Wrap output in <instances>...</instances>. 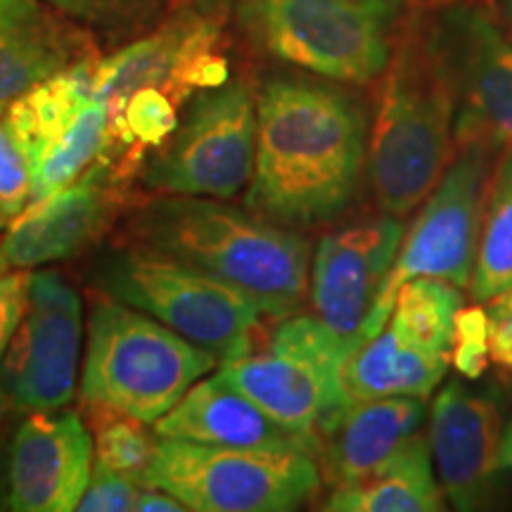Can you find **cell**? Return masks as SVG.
<instances>
[{
    "label": "cell",
    "instance_id": "6da1fadb",
    "mask_svg": "<svg viewBox=\"0 0 512 512\" xmlns=\"http://www.w3.org/2000/svg\"><path fill=\"white\" fill-rule=\"evenodd\" d=\"M368 121L349 93L302 76L256 91V159L249 209L290 228L344 214L368 171Z\"/></svg>",
    "mask_w": 512,
    "mask_h": 512
},
{
    "label": "cell",
    "instance_id": "7a4b0ae2",
    "mask_svg": "<svg viewBox=\"0 0 512 512\" xmlns=\"http://www.w3.org/2000/svg\"><path fill=\"white\" fill-rule=\"evenodd\" d=\"M126 238L235 287L264 316H294L309 297V242L249 207L216 197L157 195L128 214Z\"/></svg>",
    "mask_w": 512,
    "mask_h": 512
},
{
    "label": "cell",
    "instance_id": "3957f363",
    "mask_svg": "<svg viewBox=\"0 0 512 512\" xmlns=\"http://www.w3.org/2000/svg\"><path fill=\"white\" fill-rule=\"evenodd\" d=\"M458 152L456 100L430 31H411L382 74L368 136V181L384 214L408 216L425 202Z\"/></svg>",
    "mask_w": 512,
    "mask_h": 512
},
{
    "label": "cell",
    "instance_id": "277c9868",
    "mask_svg": "<svg viewBox=\"0 0 512 512\" xmlns=\"http://www.w3.org/2000/svg\"><path fill=\"white\" fill-rule=\"evenodd\" d=\"M219 358L145 311L100 294L88 318L83 408H110L155 422L171 411Z\"/></svg>",
    "mask_w": 512,
    "mask_h": 512
},
{
    "label": "cell",
    "instance_id": "5b68a950",
    "mask_svg": "<svg viewBox=\"0 0 512 512\" xmlns=\"http://www.w3.org/2000/svg\"><path fill=\"white\" fill-rule=\"evenodd\" d=\"M88 280L95 292L145 311L219 363L252 347L264 316L235 287L131 238L100 247L88 266Z\"/></svg>",
    "mask_w": 512,
    "mask_h": 512
},
{
    "label": "cell",
    "instance_id": "8992f818",
    "mask_svg": "<svg viewBox=\"0 0 512 512\" xmlns=\"http://www.w3.org/2000/svg\"><path fill=\"white\" fill-rule=\"evenodd\" d=\"M396 17V0H238V24L259 53L356 86L389 67Z\"/></svg>",
    "mask_w": 512,
    "mask_h": 512
},
{
    "label": "cell",
    "instance_id": "52a82bcc",
    "mask_svg": "<svg viewBox=\"0 0 512 512\" xmlns=\"http://www.w3.org/2000/svg\"><path fill=\"white\" fill-rule=\"evenodd\" d=\"M318 460L306 448H235L157 437L145 486L197 512H287L320 489Z\"/></svg>",
    "mask_w": 512,
    "mask_h": 512
},
{
    "label": "cell",
    "instance_id": "ba28073f",
    "mask_svg": "<svg viewBox=\"0 0 512 512\" xmlns=\"http://www.w3.org/2000/svg\"><path fill=\"white\" fill-rule=\"evenodd\" d=\"M358 349L318 316L280 318L264 344L219 363V373L275 422L316 446L318 422L351 401L344 366Z\"/></svg>",
    "mask_w": 512,
    "mask_h": 512
},
{
    "label": "cell",
    "instance_id": "9c48e42d",
    "mask_svg": "<svg viewBox=\"0 0 512 512\" xmlns=\"http://www.w3.org/2000/svg\"><path fill=\"white\" fill-rule=\"evenodd\" d=\"M496 155L498 152L484 145L458 147L453 162L420 204L418 216L403 235L392 273L363 323L358 342L366 344L384 328L394 309L396 292L408 280L434 278L470 290Z\"/></svg>",
    "mask_w": 512,
    "mask_h": 512
},
{
    "label": "cell",
    "instance_id": "30bf717a",
    "mask_svg": "<svg viewBox=\"0 0 512 512\" xmlns=\"http://www.w3.org/2000/svg\"><path fill=\"white\" fill-rule=\"evenodd\" d=\"M256 159V91L245 79L200 91L185 119L147 152L140 183L155 195L230 200L245 190Z\"/></svg>",
    "mask_w": 512,
    "mask_h": 512
},
{
    "label": "cell",
    "instance_id": "8fae6325",
    "mask_svg": "<svg viewBox=\"0 0 512 512\" xmlns=\"http://www.w3.org/2000/svg\"><path fill=\"white\" fill-rule=\"evenodd\" d=\"M463 306V287L446 280L415 278L401 285L384 328L344 366L349 399H430L453 366L456 316Z\"/></svg>",
    "mask_w": 512,
    "mask_h": 512
},
{
    "label": "cell",
    "instance_id": "7c38bea8",
    "mask_svg": "<svg viewBox=\"0 0 512 512\" xmlns=\"http://www.w3.org/2000/svg\"><path fill=\"white\" fill-rule=\"evenodd\" d=\"M456 100V143L512 145V38L477 5H456L430 29Z\"/></svg>",
    "mask_w": 512,
    "mask_h": 512
},
{
    "label": "cell",
    "instance_id": "4fadbf2b",
    "mask_svg": "<svg viewBox=\"0 0 512 512\" xmlns=\"http://www.w3.org/2000/svg\"><path fill=\"white\" fill-rule=\"evenodd\" d=\"M83 335L79 292L60 271H36L22 323L0 361V389L19 411H57L74 396Z\"/></svg>",
    "mask_w": 512,
    "mask_h": 512
},
{
    "label": "cell",
    "instance_id": "5bb4252c",
    "mask_svg": "<svg viewBox=\"0 0 512 512\" xmlns=\"http://www.w3.org/2000/svg\"><path fill=\"white\" fill-rule=\"evenodd\" d=\"M95 448L74 411H31L19 422L0 477V508L69 512L91 482Z\"/></svg>",
    "mask_w": 512,
    "mask_h": 512
},
{
    "label": "cell",
    "instance_id": "9a60e30c",
    "mask_svg": "<svg viewBox=\"0 0 512 512\" xmlns=\"http://www.w3.org/2000/svg\"><path fill=\"white\" fill-rule=\"evenodd\" d=\"M403 235V219L382 214L330 230L313 252L309 283L313 313L358 347V335L392 273Z\"/></svg>",
    "mask_w": 512,
    "mask_h": 512
},
{
    "label": "cell",
    "instance_id": "2e32d148",
    "mask_svg": "<svg viewBox=\"0 0 512 512\" xmlns=\"http://www.w3.org/2000/svg\"><path fill=\"white\" fill-rule=\"evenodd\" d=\"M128 178L98 159L74 183L55 190L8 221L3 252L10 266L34 268L74 259L124 214Z\"/></svg>",
    "mask_w": 512,
    "mask_h": 512
},
{
    "label": "cell",
    "instance_id": "e0dca14e",
    "mask_svg": "<svg viewBox=\"0 0 512 512\" xmlns=\"http://www.w3.org/2000/svg\"><path fill=\"white\" fill-rule=\"evenodd\" d=\"M219 38V19L202 10H181L152 34L100 60L93 98L105 102L110 112L105 150L117 138L128 98L140 88H162L178 107L197 95V69L216 53Z\"/></svg>",
    "mask_w": 512,
    "mask_h": 512
},
{
    "label": "cell",
    "instance_id": "ac0fdd59",
    "mask_svg": "<svg viewBox=\"0 0 512 512\" xmlns=\"http://www.w3.org/2000/svg\"><path fill=\"white\" fill-rule=\"evenodd\" d=\"M501 411L489 396L451 380L430 408V448L446 501L470 512L489 503L501 470Z\"/></svg>",
    "mask_w": 512,
    "mask_h": 512
},
{
    "label": "cell",
    "instance_id": "d6986e66",
    "mask_svg": "<svg viewBox=\"0 0 512 512\" xmlns=\"http://www.w3.org/2000/svg\"><path fill=\"white\" fill-rule=\"evenodd\" d=\"M418 396L347 401L316 427V460L330 489L351 486L394 456L425 422Z\"/></svg>",
    "mask_w": 512,
    "mask_h": 512
},
{
    "label": "cell",
    "instance_id": "ffe728a7",
    "mask_svg": "<svg viewBox=\"0 0 512 512\" xmlns=\"http://www.w3.org/2000/svg\"><path fill=\"white\" fill-rule=\"evenodd\" d=\"M155 434L211 446L306 448L316 456L313 441L275 422L221 373L192 384L183 399L155 422Z\"/></svg>",
    "mask_w": 512,
    "mask_h": 512
},
{
    "label": "cell",
    "instance_id": "44dd1931",
    "mask_svg": "<svg viewBox=\"0 0 512 512\" xmlns=\"http://www.w3.org/2000/svg\"><path fill=\"white\" fill-rule=\"evenodd\" d=\"M88 53V38L38 0H0V107Z\"/></svg>",
    "mask_w": 512,
    "mask_h": 512
},
{
    "label": "cell",
    "instance_id": "7402d4cb",
    "mask_svg": "<svg viewBox=\"0 0 512 512\" xmlns=\"http://www.w3.org/2000/svg\"><path fill=\"white\" fill-rule=\"evenodd\" d=\"M446 494L434 467L430 439L418 432L375 472L351 486L332 489L330 512H441Z\"/></svg>",
    "mask_w": 512,
    "mask_h": 512
},
{
    "label": "cell",
    "instance_id": "603a6c76",
    "mask_svg": "<svg viewBox=\"0 0 512 512\" xmlns=\"http://www.w3.org/2000/svg\"><path fill=\"white\" fill-rule=\"evenodd\" d=\"M505 290H512V145L498 152L470 285L475 302H486Z\"/></svg>",
    "mask_w": 512,
    "mask_h": 512
},
{
    "label": "cell",
    "instance_id": "cb8c5ba5",
    "mask_svg": "<svg viewBox=\"0 0 512 512\" xmlns=\"http://www.w3.org/2000/svg\"><path fill=\"white\" fill-rule=\"evenodd\" d=\"M110 131V112L105 102L91 98L76 114L64 136L43 152L31 166V202L53 195L74 183L102 157Z\"/></svg>",
    "mask_w": 512,
    "mask_h": 512
},
{
    "label": "cell",
    "instance_id": "d4e9b609",
    "mask_svg": "<svg viewBox=\"0 0 512 512\" xmlns=\"http://www.w3.org/2000/svg\"><path fill=\"white\" fill-rule=\"evenodd\" d=\"M86 413L95 437V463L145 486L157 434L147 432V422L110 408H86Z\"/></svg>",
    "mask_w": 512,
    "mask_h": 512
},
{
    "label": "cell",
    "instance_id": "484cf974",
    "mask_svg": "<svg viewBox=\"0 0 512 512\" xmlns=\"http://www.w3.org/2000/svg\"><path fill=\"white\" fill-rule=\"evenodd\" d=\"M489 318L482 302L463 306L456 316V337H453V368L465 380H479L489 368Z\"/></svg>",
    "mask_w": 512,
    "mask_h": 512
},
{
    "label": "cell",
    "instance_id": "4316f807",
    "mask_svg": "<svg viewBox=\"0 0 512 512\" xmlns=\"http://www.w3.org/2000/svg\"><path fill=\"white\" fill-rule=\"evenodd\" d=\"M62 15L91 24L95 29H126L150 17L162 0H48Z\"/></svg>",
    "mask_w": 512,
    "mask_h": 512
},
{
    "label": "cell",
    "instance_id": "83f0119b",
    "mask_svg": "<svg viewBox=\"0 0 512 512\" xmlns=\"http://www.w3.org/2000/svg\"><path fill=\"white\" fill-rule=\"evenodd\" d=\"M31 202V169L10 136L0 107V214L12 221Z\"/></svg>",
    "mask_w": 512,
    "mask_h": 512
},
{
    "label": "cell",
    "instance_id": "f1b7e54d",
    "mask_svg": "<svg viewBox=\"0 0 512 512\" xmlns=\"http://www.w3.org/2000/svg\"><path fill=\"white\" fill-rule=\"evenodd\" d=\"M140 486L133 479H128L119 472L93 463L91 482L83 491L79 508L81 512H124L136 508V498L140 494Z\"/></svg>",
    "mask_w": 512,
    "mask_h": 512
},
{
    "label": "cell",
    "instance_id": "f546056e",
    "mask_svg": "<svg viewBox=\"0 0 512 512\" xmlns=\"http://www.w3.org/2000/svg\"><path fill=\"white\" fill-rule=\"evenodd\" d=\"M29 280L31 273L24 268L0 275V361L8 351L19 323H22L24 311H27Z\"/></svg>",
    "mask_w": 512,
    "mask_h": 512
},
{
    "label": "cell",
    "instance_id": "4dcf8cb0",
    "mask_svg": "<svg viewBox=\"0 0 512 512\" xmlns=\"http://www.w3.org/2000/svg\"><path fill=\"white\" fill-rule=\"evenodd\" d=\"M482 304L489 318L491 361L512 373V290L498 292Z\"/></svg>",
    "mask_w": 512,
    "mask_h": 512
},
{
    "label": "cell",
    "instance_id": "1f68e13d",
    "mask_svg": "<svg viewBox=\"0 0 512 512\" xmlns=\"http://www.w3.org/2000/svg\"><path fill=\"white\" fill-rule=\"evenodd\" d=\"M136 512H181L188 510L185 505L178 501L176 496L166 494L162 489H155V486H143L136 498Z\"/></svg>",
    "mask_w": 512,
    "mask_h": 512
},
{
    "label": "cell",
    "instance_id": "d6a6232c",
    "mask_svg": "<svg viewBox=\"0 0 512 512\" xmlns=\"http://www.w3.org/2000/svg\"><path fill=\"white\" fill-rule=\"evenodd\" d=\"M501 470H512V422L505 427L501 444Z\"/></svg>",
    "mask_w": 512,
    "mask_h": 512
},
{
    "label": "cell",
    "instance_id": "836d02e7",
    "mask_svg": "<svg viewBox=\"0 0 512 512\" xmlns=\"http://www.w3.org/2000/svg\"><path fill=\"white\" fill-rule=\"evenodd\" d=\"M226 5H228V0H200V10L204 12V15H211V17L219 15Z\"/></svg>",
    "mask_w": 512,
    "mask_h": 512
},
{
    "label": "cell",
    "instance_id": "e575fe53",
    "mask_svg": "<svg viewBox=\"0 0 512 512\" xmlns=\"http://www.w3.org/2000/svg\"><path fill=\"white\" fill-rule=\"evenodd\" d=\"M5 223H8V221H5L3 219V214H0V275H3L5 271H8V259H5V252H3V228H5Z\"/></svg>",
    "mask_w": 512,
    "mask_h": 512
},
{
    "label": "cell",
    "instance_id": "d590c367",
    "mask_svg": "<svg viewBox=\"0 0 512 512\" xmlns=\"http://www.w3.org/2000/svg\"><path fill=\"white\" fill-rule=\"evenodd\" d=\"M8 406H10L8 396H5L3 389H0V425H3V418H5V411H8Z\"/></svg>",
    "mask_w": 512,
    "mask_h": 512
},
{
    "label": "cell",
    "instance_id": "8d00e7d4",
    "mask_svg": "<svg viewBox=\"0 0 512 512\" xmlns=\"http://www.w3.org/2000/svg\"><path fill=\"white\" fill-rule=\"evenodd\" d=\"M505 12H508V22L512 27V0H508V5H505Z\"/></svg>",
    "mask_w": 512,
    "mask_h": 512
}]
</instances>
